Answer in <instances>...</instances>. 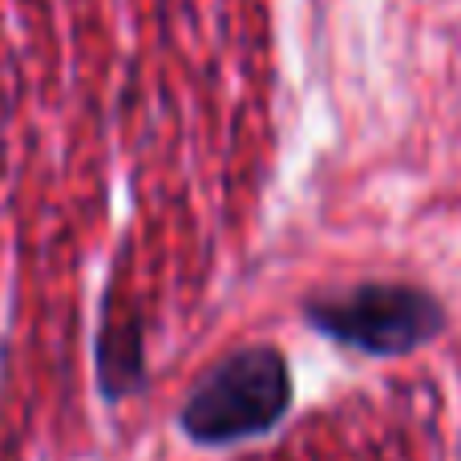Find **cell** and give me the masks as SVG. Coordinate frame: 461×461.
Instances as JSON below:
<instances>
[{
    "label": "cell",
    "instance_id": "obj_2",
    "mask_svg": "<svg viewBox=\"0 0 461 461\" xmlns=\"http://www.w3.org/2000/svg\"><path fill=\"white\" fill-rule=\"evenodd\" d=\"M308 324L344 348L368 357H405L446 328V308L421 287L360 284L340 295L308 300Z\"/></svg>",
    "mask_w": 461,
    "mask_h": 461
},
{
    "label": "cell",
    "instance_id": "obj_1",
    "mask_svg": "<svg viewBox=\"0 0 461 461\" xmlns=\"http://www.w3.org/2000/svg\"><path fill=\"white\" fill-rule=\"evenodd\" d=\"M292 409V368L284 352L251 344L223 357L191 389L178 429L207 449H223L271 433Z\"/></svg>",
    "mask_w": 461,
    "mask_h": 461
}]
</instances>
